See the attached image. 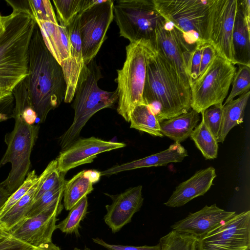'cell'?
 <instances>
[{"instance_id":"1","label":"cell","mask_w":250,"mask_h":250,"mask_svg":"<svg viewBox=\"0 0 250 250\" xmlns=\"http://www.w3.org/2000/svg\"><path fill=\"white\" fill-rule=\"evenodd\" d=\"M65 90L61 65L46 47L36 23L29 45L27 75L11 91L14 109L22 112L31 107L39 122L43 123L49 112L60 105Z\"/></svg>"},{"instance_id":"2","label":"cell","mask_w":250,"mask_h":250,"mask_svg":"<svg viewBox=\"0 0 250 250\" xmlns=\"http://www.w3.org/2000/svg\"><path fill=\"white\" fill-rule=\"evenodd\" d=\"M6 2L13 10L3 16L0 32V89L11 92L27 75L29 45L36 22L28 7Z\"/></svg>"},{"instance_id":"3","label":"cell","mask_w":250,"mask_h":250,"mask_svg":"<svg viewBox=\"0 0 250 250\" xmlns=\"http://www.w3.org/2000/svg\"><path fill=\"white\" fill-rule=\"evenodd\" d=\"M159 122L190 110V89L186 88L174 68L152 46L147 62L143 94Z\"/></svg>"},{"instance_id":"4","label":"cell","mask_w":250,"mask_h":250,"mask_svg":"<svg viewBox=\"0 0 250 250\" xmlns=\"http://www.w3.org/2000/svg\"><path fill=\"white\" fill-rule=\"evenodd\" d=\"M102 77L100 67L94 59L84 65L73 98V121L60 138L62 150L69 146L78 139L82 128L94 114L101 109L112 107L118 101L117 89L107 91L98 86V82Z\"/></svg>"},{"instance_id":"5","label":"cell","mask_w":250,"mask_h":250,"mask_svg":"<svg viewBox=\"0 0 250 250\" xmlns=\"http://www.w3.org/2000/svg\"><path fill=\"white\" fill-rule=\"evenodd\" d=\"M152 46L148 41L129 43L125 47L124 65L117 70V77L115 80L118 93L117 110L127 122L134 108L144 104L143 94L147 62Z\"/></svg>"},{"instance_id":"6","label":"cell","mask_w":250,"mask_h":250,"mask_svg":"<svg viewBox=\"0 0 250 250\" xmlns=\"http://www.w3.org/2000/svg\"><path fill=\"white\" fill-rule=\"evenodd\" d=\"M15 124L12 131L7 133L4 141L7 148L0 161V167L9 163L11 169L0 185L11 194L22 184L31 166L30 156L38 138L40 126L27 124L21 115L13 116Z\"/></svg>"},{"instance_id":"7","label":"cell","mask_w":250,"mask_h":250,"mask_svg":"<svg viewBox=\"0 0 250 250\" xmlns=\"http://www.w3.org/2000/svg\"><path fill=\"white\" fill-rule=\"evenodd\" d=\"M211 0H153L155 8L171 22L192 49L204 41L208 12Z\"/></svg>"},{"instance_id":"8","label":"cell","mask_w":250,"mask_h":250,"mask_svg":"<svg viewBox=\"0 0 250 250\" xmlns=\"http://www.w3.org/2000/svg\"><path fill=\"white\" fill-rule=\"evenodd\" d=\"M234 64L217 54L205 72L190 84L191 108L201 113L223 102L236 72Z\"/></svg>"},{"instance_id":"9","label":"cell","mask_w":250,"mask_h":250,"mask_svg":"<svg viewBox=\"0 0 250 250\" xmlns=\"http://www.w3.org/2000/svg\"><path fill=\"white\" fill-rule=\"evenodd\" d=\"M113 13L120 37L130 43L145 41L152 44L157 24L163 18L153 0H117Z\"/></svg>"},{"instance_id":"10","label":"cell","mask_w":250,"mask_h":250,"mask_svg":"<svg viewBox=\"0 0 250 250\" xmlns=\"http://www.w3.org/2000/svg\"><path fill=\"white\" fill-rule=\"evenodd\" d=\"M238 0H211L204 36L218 55L233 64L232 36Z\"/></svg>"},{"instance_id":"11","label":"cell","mask_w":250,"mask_h":250,"mask_svg":"<svg viewBox=\"0 0 250 250\" xmlns=\"http://www.w3.org/2000/svg\"><path fill=\"white\" fill-rule=\"evenodd\" d=\"M114 1L98 0L78 16V28L85 64L94 60L107 38L109 27L114 19Z\"/></svg>"},{"instance_id":"12","label":"cell","mask_w":250,"mask_h":250,"mask_svg":"<svg viewBox=\"0 0 250 250\" xmlns=\"http://www.w3.org/2000/svg\"><path fill=\"white\" fill-rule=\"evenodd\" d=\"M152 45L173 66L184 86L190 89L188 65L194 49L185 42L171 22L163 18L158 21Z\"/></svg>"},{"instance_id":"13","label":"cell","mask_w":250,"mask_h":250,"mask_svg":"<svg viewBox=\"0 0 250 250\" xmlns=\"http://www.w3.org/2000/svg\"><path fill=\"white\" fill-rule=\"evenodd\" d=\"M250 211L235 214L199 239V250H250Z\"/></svg>"},{"instance_id":"14","label":"cell","mask_w":250,"mask_h":250,"mask_svg":"<svg viewBox=\"0 0 250 250\" xmlns=\"http://www.w3.org/2000/svg\"><path fill=\"white\" fill-rule=\"evenodd\" d=\"M62 199L40 213L24 218L9 231L10 235L35 248L52 242L57 216L63 208Z\"/></svg>"},{"instance_id":"15","label":"cell","mask_w":250,"mask_h":250,"mask_svg":"<svg viewBox=\"0 0 250 250\" xmlns=\"http://www.w3.org/2000/svg\"><path fill=\"white\" fill-rule=\"evenodd\" d=\"M123 143L106 141L95 137L78 138L56 159L60 173L92 162L98 154L125 146Z\"/></svg>"},{"instance_id":"16","label":"cell","mask_w":250,"mask_h":250,"mask_svg":"<svg viewBox=\"0 0 250 250\" xmlns=\"http://www.w3.org/2000/svg\"><path fill=\"white\" fill-rule=\"evenodd\" d=\"M142 190V186L139 185L117 195L105 194L112 202L105 206L106 213L104 220L113 233L119 231L131 222L134 214L140 210L144 202Z\"/></svg>"},{"instance_id":"17","label":"cell","mask_w":250,"mask_h":250,"mask_svg":"<svg viewBox=\"0 0 250 250\" xmlns=\"http://www.w3.org/2000/svg\"><path fill=\"white\" fill-rule=\"evenodd\" d=\"M236 212L221 209L214 204L205 206L171 226L172 230L191 234L199 239L224 224Z\"/></svg>"},{"instance_id":"18","label":"cell","mask_w":250,"mask_h":250,"mask_svg":"<svg viewBox=\"0 0 250 250\" xmlns=\"http://www.w3.org/2000/svg\"><path fill=\"white\" fill-rule=\"evenodd\" d=\"M78 16L66 27L70 42L69 56L60 64L66 84L63 99L65 103H70L73 100L78 81L85 65L78 28Z\"/></svg>"},{"instance_id":"19","label":"cell","mask_w":250,"mask_h":250,"mask_svg":"<svg viewBox=\"0 0 250 250\" xmlns=\"http://www.w3.org/2000/svg\"><path fill=\"white\" fill-rule=\"evenodd\" d=\"M216 177L215 169L213 167L198 170L180 183L164 205L172 208L180 207L195 198L204 195L213 185V181Z\"/></svg>"},{"instance_id":"20","label":"cell","mask_w":250,"mask_h":250,"mask_svg":"<svg viewBox=\"0 0 250 250\" xmlns=\"http://www.w3.org/2000/svg\"><path fill=\"white\" fill-rule=\"evenodd\" d=\"M35 21L46 47L61 64L68 58L69 53L70 42L66 27L59 23L36 20Z\"/></svg>"},{"instance_id":"21","label":"cell","mask_w":250,"mask_h":250,"mask_svg":"<svg viewBox=\"0 0 250 250\" xmlns=\"http://www.w3.org/2000/svg\"><path fill=\"white\" fill-rule=\"evenodd\" d=\"M101 172L95 170H83L65 182L63 206L69 211L82 198L93 190V185L100 178Z\"/></svg>"},{"instance_id":"22","label":"cell","mask_w":250,"mask_h":250,"mask_svg":"<svg viewBox=\"0 0 250 250\" xmlns=\"http://www.w3.org/2000/svg\"><path fill=\"white\" fill-rule=\"evenodd\" d=\"M232 42L235 64L250 66V22L246 19L239 0L233 28Z\"/></svg>"},{"instance_id":"23","label":"cell","mask_w":250,"mask_h":250,"mask_svg":"<svg viewBox=\"0 0 250 250\" xmlns=\"http://www.w3.org/2000/svg\"><path fill=\"white\" fill-rule=\"evenodd\" d=\"M199 120V113L191 109L186 113L160 122L161 131L163 136L180 143L190 137Z\"/></svg>"},{"instance_id":"24","label":"cell","mask_w":250,"mask_h":250,"mask_svg":"<svg viewBox=\"0 0 250 250\" xmlns=\"http://www.w3.org/2000/svg\"><path fill=\"white\" fill-rule=\"evenodd\" d=\"M250 95V91L241 95L223 105L222 119L218 143H223L230 130L243 122L245 110Z\"/></svg>"},{"instance_id":"25","label":"cell","mask_w":250,"mask_h":250,"mask_svg":"<svg viewBox=\"0 0 250 250\" xmlns=\"http://www.w3.org/2000/svg\"><path fill=\"white\" fill-rule=\"evenodd\" d=\"M188 156V151L180 143L175 142L168 148L150 156L131 162L133 169L165 166L171 163L181 162Z\"/></svg>"},{"instance_id":"26","label":"cell","mask_w":250,"mask_h":250,"mask_svg":"<svg viewBox=\"0 0 250 250\" xmlns=\"http://www.w3.org/2000/svg\"><path fill=\"white\" fill-rule=\"evenodd\" d=\"M130 128L146 132L150 135L163 137L158 119L146 104L137 105L130 115Z\"/></svg>"},{"instance_id":"27","label":"cell","mask_w":250,"mask_h":250,"mask_svg":"<svg viewBox=\"0 0 250 250\" xmlns=\"http://www.w3.org/2000/svg\"><path fill=\"white\" fill-rule=\"evenodd\" d=\"M38 180L21 199L0 217V224L7 230L10 231L26 218L34 202L35 195L38 187Z\"/></svg>"},{"instance_id":"28","label":"cell","mask_w":250,"mask_h":250,"mask_svg":"<svg viewBox=\"0 0 250 250\" xmlns=\"http://www.w3.org/2000/svg\"><path fill=\"white\" fill-rule=\"evenodd\" d=\"M98 0H54L59 24L66 27L81 12L94 5Z\"/></svg>"},{"instance_id":"29","label":"cell","mask_w":250,"mask_h":250,"mask_svg":"<svg viewBox=\"0 0 250 250\" xmlns=\"http://www.w3.org/2000/svg\"><path fill=\"white\" fill-rule=\"evenodd\" d=\"M190 137L206 159H214L217 157L218 143L202 117L201 122L193 129Z\"/></svg>"},{"instance_id":"30","label":"cell","mask_w":250,"mask_h":250,"mask_svg":"<svg viewBox=\"0 0 250 250\" xmlns=\"http://www.w3.org/2000/svg\"><path fill=\"white\" fill-rule=\"evenodd\" d=\"M161 250H199V239L194 235L172 230L161 237Z\"/></svg>"},{"instance_id":"31","label":"cell","mask_w":250,"mask_h":250,"mask_svg":"<svg viewBox=\"0 0 250 250\" xmlns=\"http://www.w3.org/2000/svg\"><path fill=\"white\" fill-rule=\"evenodd\" d=\"M88 198L84 197L70 210L67 217L56 225V229L66 234H78L81 222L87 212Z\"/></svg>"},{"instance_id":"32","label":"cell","mask_w":250,"mask_h":250,"mask_svg":"<svg viewBox=\"0 0 250 250\" xmlns=\"http://www.w3.org/2000/svg\"><path fill=\"white\" fill-rule=\"evenodd\" d=\"M65 173H60L58 168L56 159L51 161L39 176L38 187L35 195L34 201L44 193L55 187L64 178Z\"/></svg>"},{"instance_id":"33","label":"cell","mask_w":250,"mask_h":250,"mask_svg":"<svg viewBox=\"0 0 250 250\" xmlns=\"http://www.w3.org/2000/svg\"><path fill=\"white\" fill-rule=\"evenodd\" d=\"M65 182L64 178L53 188L44 193L39 198L35 201L26 218L31 217L40 213L58 200L62 198Z\"/></svg>"},{"instance_id":"34","label":"cell","mask_w":250,"mask_h":250,"mask_svg":"<svg viewBox=\"0 0 250 250\" xmlns=\"http://www.w3.org/2000/svg\"><path fill=\"white\" fill-rule=\"evenodd\" d=\"M238 70L236 72L232 83L231 91L223 105L234 99V98L250 91V66L239 65Z\"/></svg>"},{"instance_id":"35","label":"cell","mask_w":250,"mask_h":250,"mask_svg":"<svg viewBox=\"0 0 250 250\" xmlns=\"http://www.w3.org/2000/svg\"><path fill=\"white\" fill-rule=\"evenodd\" d=\"M27 2L28 8L36 20L58 23L50 0H29Z\"/></svg>"},{"instance_id":"36","label":"cell","mask_w":250,"mask_h":250,"mask_svg":"<svg viewBox=\"0 0 250 250\" xmlns=\"http://www.w3.org/2000/svg\"><path fill=\"white\" fill-rule=\"evenodd\" d=\"M38 176L34 170L28 172L22 184L11 194L6 202L0 211V217L25 195L36 183Z\"/></svg>"},{"instance_id":"37","label":"cell","mask_w":250,"mask_h":250,"mask_svg":"<svg viewBox=\"0 0 250 250\" xmlns=\"http://www.w3.org/2000/svg\"><path fill=\"white\" fill-rule=\"evenodd\" d=\"M222 108L223 104H215L208 107L201 113L206 125L216 141L221 125Z\"/></svg>"},{"instance_id":"38","label":"cell","mask_w":250,"mask_h":250,"mask_svg":"<svg viewBox=\"0 0 250 250\" xmlns=\"http://www.w3.org/2000/svg\"><path fill=\"white\" fill-rule=\"evenodd\" d=\"M205 43H198L191 54L188 65L190 84L199 76L202 49Z\"/></svg>"},{"instance_id":"39","label":"cell","mask_w":250,"mask_h":250,"mask_svg":"<svg viewBox=\"0 0 250 250\" xmlns=\"http://www.w3.org/2000/svg\"><path fill=\"white\" fill-rule=\"evenodd\" d=\"M92 240L95 243L106 248L107 250H161L159 243L153 246H132L108 244L98 237L92 238Z\"/></svg>"},{"instance_id":"40","label":"cell","mask_w":250,"mask_h":250,"mask_svg":"<svg viewBox=\"0 0 250 250\" xmlns=\"http://www.w3.org/2000/svg\"><path fill=\"white\" fill-rule=\"evenodd\" d=\"M35 248L11 235L0 238V250H33Z\"/></svg>"},{"instance_id":"41","label":"cell","mask_w":250,"mask_h":250,"mask_svg":"<svg viewBox=\"0 0 250 250\" xmlns=\"http://www.w3.org/2000/svg\"><path fill=\"white\" fill-rule=\"evenodd\" d=\"M216 54L215 49L210 44L207 42H205L204 44L202 49L199 74L198 77L205 72Z\"/></svg>"},{"instance_id":"42","label":"cell","mask_w":250,"mask_h":250,"mask_svg":"<svg viewBox=\"0 0 250 250\" xmlns=\"http://www.w3.org/2000/svg\"><path fill=\"white\" fill-rule=\"evenodd\" d=\"M21 115L24 121L30 125H34L37 119H38L36 113L31 107H28L24 109Z\"/></svg>"},{"instance_id":"43","label":"cell","mask_w":250,"mask_h":250,"mask_svg":"<svg viewBox=\"0 0 250 250\" xmlns=\"http://www.w3.org/2000/svg\"><path fill=\"white\" fill-rule=\"evenodd\" d=\"M11 194L4 188L0 185V211Z\"/></svg>"},{"instance_id":"44","label":"cell","mask_w":250,"mask_h":250,"mask_svg":"<svg viewBox=\"0 0 250 250\" xmlns=\"http://www.w3.org/2000/svg\"><path fill=\"white\" fill-rule=\"evenodd\" d=\"M33 250H61V249L52 242L40 247L35 248Z\"/></svg>"},{"instance_id":"45","label":"cell","mask_w":250,"mask_h":250,"mask_svg":"<svg viewBox=\"0 0 250 250\" xmlns=\"http://www.w3.org/2000/svg\"><path fill=\"white\" fill-rule=\"evenodd\" d=\"M10 236V232L3 228L0 224V238Z\"/></svg>"},{"instance_id":"46","label":"cell","mask_w":250,"mask_h":250,"mask_svg":"<svg viewBox=\"0 0 250 250\" xmlns=\"http://www.w3.org/2000/svg\"><path fill=\"white\" fill-rule=\"evenodd\" d=\"M10 93H11V92L4 91V90L0 89V100L3 99L5 97H6Z\"/></svg>"},{"instance_id":"47","label":"cell","mask_w":250,"mask_h":250,"mask_svg":"<svg viewBox=\"0 0 250 250\" xmlns=\"http://www.w3.org/2000/svg\"><path fill=\"white\" fill-rule=\"evenodd\" d=\"M3 24V16L0 13V32L1 31Z\"/></svg>"},{"instance_id":"48","label":"cell","mask_w":250,"mask_h":250,"mask_svg":"<svg viewBox=\"0 0 250 250\" xmlns=\"http://www.w3.org/2000/svg\"><path fill=\"white\" fill-rule=\"evenodd\" d=\"M73 250H91L89 248H85L83 249H80L77 248H75Z\"/></svg>"},{"instance_id":"49","label":"cell","mask_w":250,"mask_h":250,"mask_svg":"<svg viewBox=\"0 0 250 250\" xmlns=\"http://www.w3.org/2000/svg\"><path fill=\"white\" fill-rule=\"evenodd\" d=\"M1 120H2V117H1V115L0 113V123L1 122Z\"/></svg>"}]
</instances>
